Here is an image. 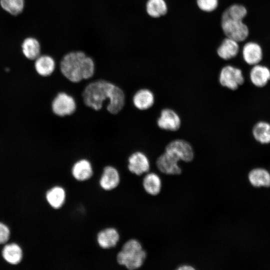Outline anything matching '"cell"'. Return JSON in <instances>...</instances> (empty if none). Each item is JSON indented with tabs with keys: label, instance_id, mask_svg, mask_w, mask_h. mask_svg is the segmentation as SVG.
Masks as SVG:
<instances>
[{
	"label": "cell",
	"instance_id": "cell-1",
	"mask_svg": "<svg viewBox=\"0 0 270 270\" xmlns=\"http://www.w3.org/2000/svg\"><path fill=\"white\" fill-rule=\"evenodd\" d=\"M82 98L87 107L100 110L107 101L106 110L112 114H118L125 104V94L120 86L108 80L92 81L84 88Z\"/></svg>",
	"mask_w": 270,
	"mask_h": 270
},
{
	"label": "cell",
	"instance_id": "cell-2",
	"mask_svg": "<svg viewBox=\"0 0 270 270\" xmlns=\"http://www.w3.org/2000/svg\"><path fill=\"white\" fill-rule=\"evenodd\" d=\"M59 68L64 77L73 83L92 78L96 72L94 60L82 50L65 54L60 60Z\"/></svg>",
	"mask_w": 270,
	"mask_h": 270
},
{
	"label": "cell",
	"instance_id": "cell-3",
	"mask_svg": "<svg viewBox=\"0 0 270 270\" xmlns=\"http://www.w3.org/2000/svg\"><path fill=\"white\" fill-rule=\"evenodd\" d=\"M146 258V252L136 238L126 241L116 256L117 263L129 270L140 268Z\"/></svg>",
	"mask_w": 270,
	"mask_h": 270
},
{
	"label": "cell",
	"instance_id": "cell-4",
	"mask_svg": "<svg viewBox=\"0 0 270 270\" xmlns=\"http://www.w3.org/2000/svg\"><path fill=\"white\" fill-rule=\"evenodd\" d=\"M218 80L221 87L235 91L244 84L245 78L242 70L240 68L228 64L220 68Z\"/></svg>",
	"mask_w": 270,
	"mask_h": 270
},
{
	"label": "cell",
	"instance_id": "cell-5",
	"mask_svg": "<svg viewBox=\"0 0 270 270\" xmlns=\"http://www.w3.org/2000/svg\"><path fill=\"white\" fill-rule=\"evenodd\" d=\"M220 26L225 37L239 43L244 42L249 36L250 29L244 20L223 19L220 20Z\"/></svg>",
	"mask_w": 270,
	"mask_h": 270
},
{
	"label": "cell",
	"instance_id": "cell-6",
	"mask_svg": "<svg viewBox=\"0 0 270 270\" xmlns=\"http://www.w3.org/2000/svg\"><path fill=\"white\" fill-rule=\"evenodd\" d=\"M156 126L160 130L168 132H176L182 126L180 114L171 107H164L160 112L156 120Z\"/></svg>",
	"mask_w": 270,
	"mask_h": 270
},
{
	"label": "cell",
	"instance_id": "cell-7",
	"mask_svg": "<svg viewBox=\"0 0 270 270\" xmlns=\"http://www.w3.org/2000/svg\"><path fill=\"white\" fill-rule=\"evenodd\" d=\"M164 150L169 152L176 156L180 161L192 162L194 158L195 151L192 144L184 138H177L168 142Z\"/></svg>",
	"mask_w": 270,
	"mask_h": 270
},
{
	"label": "cell",
	"instance_id": "cell-8",
	"mask_svg": "<svg viewBox=\"0 0 270 270\" xmlns=\"http://www.w3.org/2000/svg\"><path fill=\"white\" fill-rule=\"evenodd\" d=\"M53 113L59 117H66L74 114L76 110V102L70 94L62 92L57 94L52 102Z\"/></svg>",
	"mask_w": 270,
	"mask_h": 270
},
{
	"label": "cell",
	"instance_id": "cell-9",
	"mask_svg": "<svg viewBox=\"0 0 270 270\" xmlns=\"http://www.w3.org/2000/svg\"><path fill=\"white\" fill-rule=\"evenodd\" d=\"M180 161L174 154L164 150L157 158L156 164L157 168L162 174L178 175L182 172V168L178 164Z\"/></svg>",
	"mask_w": 270,
	"mask_h": 270
},
{
	"label": "cell",
	"instance_id": "cell-10",
	"mask_svg": "<svg viewBox=\"0 0 270 270\" xmlns=\"http://www.w3.org/2000/svg\"><path fill=\"white\" fill-rule=\"evenodd\" d=\"M128 168L133 174L140 176L148 172L150 170V161L147 155L137 150L132 153L128 159Z\"/></svg>",
	"mask_w": 270,
	"mask_h": 270
},
{
	"label": "cell",
	"instance_id": "cell-11",
	"mask_svg": "<svg viewBox=\"0 0 270 270\" xmlns=\"http://www.w3.org/2000/svg\"><path fill=\"white\" fill-rule=\"evenodd\" d=\"M132 101L136 109L146 111L150 109L154 105L156 98L152 90L142 88L136 92L132 96Z\"/></svg>",
	"mask_w": 270,
	"mask_h": 270
},
{
	"label": "cell",
	"instance_id": "cell-12",
	"mask_svg": "<svg viewBox=\"0 0 270 270\" xmlns=\"http://www.w3.org/2000/svg\"><path fill=\"white\" fill-rule=\"evenodd\" d=\"M244 62L249 66H254L260 62L263 58V52L261 46L253 41L246 42L241 50Z\"/></svg>",
	"mask_w": 270,
	"mask_h": 270
},
{
	"label": "cell",
	"instance_id": "cell-13",
	"mask_svg": "<svg viewBox=\"0 0 270 270\" xmlns=\"http://www.w3.org/2000/svg\"><path fill=\"white\" fill-rule=\"evenodd\" d=\"M240 48L239 42L229 38L224 37L218 46L216 52L220 58L228 62L238 56Z\"/></svg>",
	"mask_w": 270,
	"mask_h": 270
},
{
	"label": "cell",
	"instance_id": "cell-14",
	"mask_svg": "<svg viewBox=\"0 0 270 270\" xmlns=\"http://www.w3.org/2000/svg\"><path fill=\"white\" fill-rule=\"evenodd\" d=\"M120 182L118 170L110 165L104 167L99 180L100 188L106 191L112 190L116 188Z\"/></svg>",
	"mask_w": 270,
	"mask_h": 270
},
{
	"label": "cell",
	"instance_id": "cell-15",
	"mask_svg": "<svg viewBox=\"0 0 270 270\" xmlns=\"http://www.w3.org/2000/svg\"><path fill=\"white\" fill-rule=\"evenodd\" d=\"M120 239L118 230L112 227L106 228L100 230L96 235V242L102 249H110L115 247Z\"/></svg>",
	"mask_w": 270,
	"mask_h": 270
},
{
	"label": "cell",
	"instance_id": "cell-16",
	"mask_svg": "<svg viewBox=\"0 0 270 270\" xmlns=\"http://www.w3.org/2000/svg\"><path fill=\"white\" fill-rule=\"evenodd\" d=\"M72 177L77 181L84 182L90 180L93 176V167L90 162L86 158L76 160L71 169Z\"/></svg>",
	"mask_w": 270,
	"mask_h": 270
},
{
	"label": "cell",
	"instance_id": "cell-17",
	"mask_svg": "<svg viewBox=\"0 0 270 270\" xmlns=\"http://www.w3.org/2000/svg\"><path fill=\"white\" fill-rule=\"evenodd\" d=\"M249 78L256 87L264 88L270 81V69L260 64L252 66L249 72Z\"/></svg>",
	"mask_w": 270,
	"mask_h": 270
},
{
	"label": "cell",
	"instance_id": "cell-18",
	"mask_svg": "<svg viewBox=\"0 0 270 270\" xmlns=\"http://www.w3.org/2000/svg\"><path fill=\"white\" fill-rule=\"evenodd\" d=\"M248 178L250 184L256 188L270 187V172L264 168L252 169L248 173Z\"/></svg>",
	"mask_w": 270,
	"mask_h": 270
},
{
	"label": "cell",
	"instance_id": "cell-19",
	"mask_svg": "<svg viewBox=\"0 0 270 270\" xmlns=\"http://www.w3.org/2000/svg\"><path fill=\"white\" fill-rule=\"evenodd\" d=\"M34 60V69L37 74L41 76H49L56 70V60L50 55L40 54Z\"/></svg>",
	"mask_w": 270,
	"mask_h": 270
},
{
	"label": "cell",
	"instance_id": "cell-20",
	"mask_svg": "<svg viewBox=\"0 0 270 270\" xmlns=\"http://www.w3.org/2000/svg\"><path fill=\"white\" fill-rule=\"evenodd\" d=\"M248 14V8L244 4L234 2L227 6L222 12L221 20L232 19L244 20Z\"/></svg>",
	"mask_w": 270,
	"mask_h": 270
},
{
	"label": "cell",
	"instance_id": "cell-21",
	"mask_svg": "<svg viewBox=\"0 0 270 270\" xmlns=\"http://www.w3.org/2000/svg\"><path fill=\"white\" fill-rule=\"evenodd\" d=\"M254 138L262 144H270V122L265 120L256 122L252 126Z\"/></svg>",
	"mask_w": 270,
	"mask_h": 270
},
{
	"label": "cell",
	"instance_id": "cell-22",
	"mask_svg": "<svg viewBox=\"0 0 270 270\" xmlns=\"http://www.w3.org/2000/svg\"><path fill=\"white\" fill-rule=\"evenodd\" d=\"M24 56L30 60H35L40 55L41 45L38 39L34 37L26 38L21 46Z\"/></svg>",
	"mask_w": 270,
	"mask_h": 270
},
{
	"label": "cell",
	"instance_id": "cell-23",
	"mask_svg": "<svg viewBox=\"0 0 270 270\" xmlns=\"http://www.w3.org/2000/svg\"><path fill=\"white\" fill-rule=\"evenodd\" d=\"M142 184L145 192L148 194L156 196L160 194L162 188L160 176L155 172H147L144 176Z\"/></svg>",
	"mask_w": 270,
	"mask_h": 270
},
{
	"label": "cell",
	"instance_id": "cell-24",
	"mask_svg": "<svg viewBox=\"0 0 270 270\" xmlns=\"http://www.w3.org/2000/svg\"><path fill=\"white\" fill-rule=\"evenodd\" d=\"M46 199L48 204L54 209L61 208L66 200L64 188L59 186L52 187L46 194Z\"/></svg>",
	"mask_w": 270,
	"mask_h": 270
},
{
	"label": "cell",
	"instance_id": "cell-25",
	"mask_svg": "<svg viewBox=\"0 0 270 270\" xmlns=\"http://www.w3.org/2000/svg\"><path fill=\"white\" fill-rule=\"evenodd\" d=\"M146 11L149 16L158 18L167 14L168 6L166 0H147Z\"/></svg>",
	"mask_w": 270,
	"mask_h": 270
},
{
	"label": "cell",
	"instance_id": "cell-26",
	"mask_svg": "<svg viewBox=\"0 0 270 270\" xmlns=\"http://www.w3.org/2000/svg\"><path fill=\"white\" fill-rule=\"evenodd\" d=\"M2 254L4 260L12 264L19 263L22 260V254L20 248L15 244L5 246Z\"/></svg>",
	"mask_w": 270,
	"mask_h": 270
},
{
	"label": "cell",
	"instance_id": "cell-27",
	"mask_svg": "<svg viewBox=\"0 0 270 270\" xmlns=\"http://www.w3.org/2000/svg\"><path fill=\"white\" fill-rule=\"evenodd\" d=\"M0 5L9 14L17 16L24 10L25 0H0Z\"/></svg>",
	"mask_w": 270,
	"mask_h": 270
},
{
	"label": "cell",
	"instance_id": "cell-28",
	"mask_svg": "<svg viewBox=\"0 0 270 270\" xmlns=\"http://www.w3.org/2000/svg\"><path fill=\"white\" fill-rule=\"evenodd\" d=\"M198 8L202 12H211L216 10L218 6V0H196Z\"/></svg>",
	"mask_w": 270,
	"mask_h": 270
},
{
	"label": "cell",
	"instance_id": "cell-29",
	"mask_svg": "<svg viewBox=\"0 0 270 270\" xmlns=\"http://www.w3.org/2000/svg\"><path fill=\"white\" fill-rule=\"evenodd\" d=\"M10 236V230L4 224L0 222V244L8 241Z\"/></svg>",
	"mask_w": 270,
	"mask_h": 270
},
{
	"label": "cell",
	"instance_id": "cell-30",
	"mask_svg": "<svg viewBox=\"0 0 270 270\" xmlns=\"http://www.w3.org/2000/svg\"><path fill=\"white\" fill-rule=\"evenodd\" d=\"M195 268L188 264H183L178 266V270H194Z\"/></svg>",
	"mask_w": 270,
	"mask_h": 270
}]
</instances>
